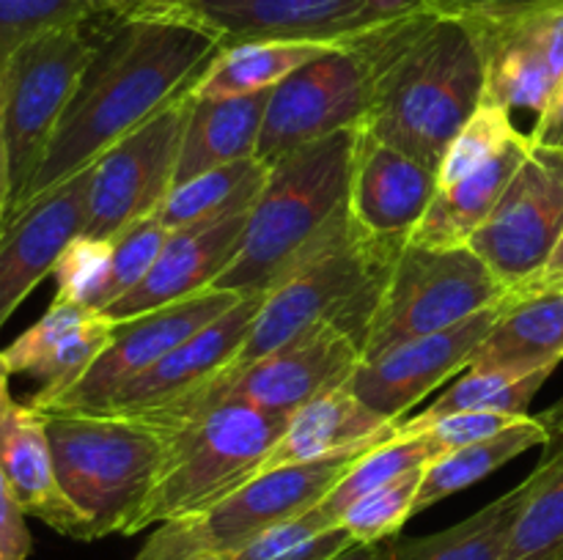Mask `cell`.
<instances>
[{
	"label": "cell",
	"instance_id": "obj_11",
	"mask_svg": "<svg viewBox=\"0 0 563 560\" xmlns=\"http://www.w3.org/2000/svg\"><path fill=\"white\" fill-rule=\"evenodd\" d=\"M563 236V148L533 143L487 223L467 247L517 294L526 289Z\"/></svg>",
	"mask_w": 563,
	"mask_h": 560
},
{
	"label": "cell",
	"instance_id": "obj_38",
	"mask_svg": "<svg viewBox=\"0 0 563 560\" xmlns=\"http://www.w3.org/2000/svg\"><path fill=\"white\" fill-rule=\"evenodd\" d=\"M165 239H168V231L159 225V220L154 217V214L146 220H137L130 228L115 234L113 239H110V264L108 272H104L102 285H99L97 300H93V311L102 313L104 307L113 305L119 296H124L126 291L135 289V285L146 278L152 264L157 261Z\"/></svg>",
	"mask_w": 563,
	"mask_h": 560
},
{
	"label": "cell",
	"instance_id": "obj_10",
	"mask_svg": "<svg viewBox=\"0 0 563 560\" xmlns=\"http://www.w3.org/2000/svg\"><path fill=\"white\" fill-rule=\"evenodd\" d=\"M361 362L363 349L350 333L339 327H322L251 366L223 368L185 399L135 421L168 428L223 401H242L273 415L291 417L317 395L344 388Z\"/></svg>",
	"mask_w": 563,
	"mask_h": 560
},
{
	"label": "cell",
	"instance_id": "obj_30",
	"mask_svg": "<svg viewBox=\"0 0 563 560\" xmlns=\"http://www.w3.org/2000/svg\"><path fill=\"white\" fill-rule=\"evenodd\" d=\"M537 445H550V434L539 417L528 415L517 421L515 426L506 428V432L465 445V448L454 450L443 459L429 461L423 467V481L416 497V514L432 508L434 503L462 492V489L473 486L482 478H487L489 472L509 464L511 459L537 448Z\"/></svg>",
	"mask_w": 563,
	"mask_h": 560
},
{
	"label": "cell",
	"instance_id": "obj_35",
	"mask_svg": "<svg viewBox=\"0 0 563 560\" xmlns=\"http://www.w3.org/2000/svg\"><path fill=\"white\" fill-rule=\"evenodd\" d=\"M352 544L355 538L344 527L330 525L317 508H311L253 538L229 560H330Z\"/></svg>",
	"mask_w": 563,
	"mask_h": 560
},
{
	"label": "cell",
	"instance_id": "obj_16",
	"mask_svg": "<svg viewBox=\"0 0 563 560\" xmlns=\"http://www.w3.org/2000/svg\"><path fill=\"white\" fill-rule=\"evenodd\" d=\"M506 300L484 307L476 316L454 327L405 340L374 360H363L346 388L383 417L401 421V415L416 406L423 395L467 368L471 355L500 316Z\"/></svg>",
	"mask_w": 563,
	"mask_h": 560
},
{
	"label": "cell",
	"instance_id": "obj_3",
	"mask_svg": "<svg viewBox=\"0 0 563 560\" xmlns=\"http://www.w3.org/2000/svg\"><path fill=\"white\" fill-rule=\"evenodd\" d=\"M357 130H341L269 165L247 214L240 253L212 283L218 291L269 294L352 234L350 184Z\"/></svg>",
	"mask_w": 563,
	"mask_h": 560
},
{
	"label": "cell",
	"instance_id": "obj_34",
	"mask_svg": "<svg viewBox=\"0 0 563 560\" xmlns=\"http://www.w3.org/2000/svg\"><path fill=\"white\" fill-rule=\"evenodd\" d=\"M429 461H432V453H429V445L423 434H396L394 439L363 453L352 464V470L335 483L333 492L317 505V511L330 525H339L346 505L355 503L357 497H363L372 489L405 475V472L427 467Z\"/></svg>",
	"mask_w": 563,
	"mask_h": 560
},
{
	"label": "cell",
	"instance_id": "obj_28",
	"mask_svg": "<svg viewBox=\"0 0 563 560\" xmlns=\"http://www.w3.org/2000/svg\"><path fill=\"white\" fill-rule=\"evenodd\" d=\"M269 179V165L258 157L236 159L207 170L168 192L154 217L165 231H179L187 225L223 220L231 214L251 212Z\"/></svg>",
	"mask_w": 563,
	"mask_h": 560
},
{
	"label": "cell",
	"instance_id": "obj_6",
	"mask_svg": "<svg viewBox=\"0 0 563 560\" xmlns=\"http://www.w3.org/2000/svg\"><path fill=\"white\" fill-rule=\"evenodd\" d=\"M405 245L374 242L352 231L341 245L264 296L245 344L225 368L251 366L322 327L344 329L363 349L385 280Z\"/></svg>",
	"mask_w": 563,
	"mask_h": 560
},
{
	"label": "cell",
	"instance_id": "obj_41",
	"mask_svg": "<svg viewBox=\"0 0 563 560\" xmlns=\"http://www.w3.org/2000/svg\"><path fill=\"white\" fill-rule=\"evenodd\" d=\"M528 415H504V412H456V415L440 417L438 423H432L429 428H423V437H427L429 453L434 459H443V456L454 453V450L465 448V445L478 443V439H487L493 434L506 432L509 426H515L517 421H522Z\"/></svg>",
	"mask_w": 563,
	"mask_h": 560
},
{
	"label": "cell",
	"instance_id": "obj_8",
	"mask_svg": "<svg viewBox=\"0 0 563 560\" xmlns=\"http://www.w3.org/2000/svg\"><path fill=\"white\" fill-rule=\"evenodd\" d=\"M363 453L368 450L262 472L212 508L163 522L135 560H196L201 555L231 558L275 525L317 508Z\"/></svg>",
	"mask_w": 563,
	"mask_h": 560
},
{
	"label": "cell",
	"instance_id": "obj_36",
	"mask_svg": "<svg viewBox=\"0 0 563 560\" xmlns=\"http://www.w3.org/2000/svg\"><path fill=\"white\" fill-rule=\"evenodd\" d=\"M423 481V467L405 472L383 486L372 489L346 505L339 525L361 544L390 541L399 536L405 522L416 516V497Z\"/></svg>",
	"mask_w": 563,
	"mask_h": 560
},
{
	"label": "cell",
	"instance_id": "obj_51",
	"mask_svg": "<svg viewBox=\"0 0 563 560\" xmlns=\"http://www.w3.org/2000/svg\"><path fill=\"white\" fill-rule=\"evenodd\" d=\"M196 560H229V558H223V555H201V558Z\"/></svg>",
	"mask_w": 563,
	"mask_h": 560
},
{
	"label": "cell",
	"instance_id": "obj_15",
	"mask_svg": "<svg viewBox=\"0 0 563 560\" xmlns=\"http://www.w3.org/2000/svg\"><path fill=\"white\" fill-rule=\"evenodd\" d=\"M245 294L236 291L209 289L190 300L170 302L154 311L130 316L124 322H113L110 340L102 355L91 362L86 373L69 390L42 406V412H82L93 415L110 395L124 388L130 379L163 360L181 340L196 335L218 316H223L231 305Z\"/></svg>",
	"mask_w": 563,
	"mask_h": 560
},
{
	"label": "cell",
	"instance_id": "obj_24",
	"mask_svg": "<svg viewBox=\"0 0 563 560\" xmlns=\"http://www.w3.org/2000/svg\"><path fill=\"white\" fill-rule=\"evenodd\" d=\"M399 423L363 404L346 384L328 390L289 417V426L269 453L264 472L275 467L372 450L394 439L399 434Z\"/></svg>",
	"mask_w": 563,
	"mask_h": 560
},
{
	"label": "cell",
	"instance_id": "obj_47",
	"mask_svg": "<svg viewBox=\"0 0 563 560\" xmlns=\"http://www.w3.org/2000/svg\"><path fill=\"white\" fill-rule=\"evenodd\" d=\"M390 541H394V538H390ZM390 541H377V544L355 541L352 547H346L344 552H339L330 560H394V555H390Z\"/></svg>",
	"mask_w": 563,
	"mask_h": 560
},
{
	"label": "cell",
	"instance_id": "obj_20",
	"mask_svg": "<svg viewBox=\"0 0 563 560\" xmlns=\"http://www.w3.org/2000/svg\"><path fill=\"white\" fill-rule=\"evenodd\" d=\"M247 214L251 212L170 231L146 278L124 296H119L113 305L104 307L102 316L110 322H124L130 316H141L154 307L190 300L212 289L214 280L229 269V264L240 253Z\"/></svg>",
	"mask_w": 563,
	"mask_h": 560
},
{
	"label": "cell",
	"instance_id": "obj_27",
	"mask_svg": "<svg viewBox=\"0 0 563 560\" xmlns=\"http://www.w3.org/2000/svg\"><path fill=\"white\" fill-rule=\"evenodd\" d=\"M267 102L269 91L229 99L190 97V119L181 137L174 187L220 165L256 157Z\"/></svg>",
	"mask_w": 563,
	"mask_h": 560
},
{
	"label": "cell",
	"instance_id": "obj_18",
	"mask_svg": "<svg viewBox=\"0 0 563 560\" xmlns=\"http://www.w3.org/2000/svg\"><path fill=\"white\" fill-rule=\"evenodd\" d=\"M267 294H245L236 305H231L223 316L209 322L187 340H181L174 351L137 373L135 379L115 390L93 415H115V417H143L148 412H157L174 401L185 399L196 388H201L207 379L223 371L240 346L245 344L253 322L264 305Z\"/></svg>",
	"mask_w": 563,
	"mask_h": 560
},
{
	"label": "cell",
	"instance_id": "obj_4",
	"mask_svg": "<svg viewBox=\"0 0 563 560\" xmlns=\"http://www.w3.org/2000/svg\"><path fill=\"white\" fill-rule=\"evenodd\" d=\"M55 472L93 538L130 536L163 470V428L135 417L44 412Z\"/></svg>",
	"mask_w": 563,
	"mask_h": 560
},
{
	"label": "cell",
	"instance_id": "obj_9",
	"mask_svg": "<svg viewBox=\"0 0 563 560\" xmlns=\"http://www.w3.org/2000/svg\"><path fill=\"white\" fill-rule=\"evenodd\" d=\"M509 294L467 245L427 247L407 242L379 294L363 360H374L405 340L454 327Z\"/></svg>",
	"mask_w": 563,
	"mask_h": 560
},
{
	"label": "cell",
	"instance_id": "obj_32",
	"mask_svg": "<svg viewBox=\"0 0 563 560\" xmlns=\"http://www.w3.org/2000/svg\"><path fill=\"white\" fill-rule=\"evenodd\" d=\"M526 481V503L500 560H563V439Z\"/></svg>",
	"mask_w": 563,
	"mask_h": 560
},
{
	"label": "cell",
	"instance_id": "obj_42",
	"mask_svg": "<svg viewBox=\"0 0 563 560\" xmlns=\"http://www.w3.org/2000/svg\"><path fill=\"white\" fill-rule=\"evenodd\" d=\"M25 516L0 472V560H27L31 555L33 538Z\"/></svg>",
	"mask_w": 563,
	"mask_h": 560
},
{
	"label": "cell",
	"instance_id": "obj_13",
	"mask_svg": "<svg viewBox=\"0 0 563 560\" xmlns=\"http://www.w3.org/2000/svg\"><path fill=\"white\" fill-rule=\"evenodd\" d=\"M372 86L352 44L328 49L269 88L256 157L273 165L306 143L366 124Z\"/></svg>",
	"mask_w": 563,
	"mask_h": 560
},
{
	"label": "cell",
	"instance_id": "obj_25",
	"mask_svg": "<svg viewBox=\"0 0 563 560\" xmlns=\"http://www.w3.org/2000/svg\"><path fill=\"white\" fill-rule=\"evenodd\" d=\"M563 360V294H509L504 311L471 355L467 371L531 377Z\"/></svg>",
	"mask_w": 563,
	"mask_h": 560
},
{
	"label": "cell",
	"instance_id": "obj_2",
	"mask_svg": "<svg viewBox=\"0 0 563 560\" xmlns=\"http://www.w3.org/2000/svg\"><path fill=\"white\" fill-rule=\"evenodd\" d=\"M372 86L363 130L438 170L484 102L487 60L478 22L416 5L352 38Z\"/></svg>",
	"mask_w": 563,
	"mask_h": 560
},
{
	"label": "cell",
	"instance_id": "obj_50",
	"mask_svg": "<svg viewBox=\"0 0 563 560\" xmlns=\"http://www.w3.org/2000/svg\"><path fill=\"white\" fill-rule=\"evenodd\" d=\"M9 377H11V371L5 368L3 357H0V421L9 415L11 404H14V401H11V395H9Z\"/></svg>",
	"mask_w": 563,
	"mask_h": 560
},
{
	"label": "cell",
	"instance_id": "obj_40",
	"mask_svg": "<svg viewBox=\"0 0 563 560\" xmlns=\"http://www.w3.org/2000/svg\"><path fill=\"white\" fill-rule=\"evenodd\" d=\"M110 264V239L77 236L55 264V302H71L93 311L104 272Z\"/></svg>",
	"mask_w": 563,
	"mask_h": 560
},
{
	"label": "cell",
	"instance_id": "obj_31",
	"mask_svg": "<svg viewBox=\"0 0 563 560\" xmlns=\"http://www.w3.org/2000/svg\"><path fill=\"white\" fill-rule=\"evenodd\" d=\"M526 494L528 481H522L449 530L390 541V555L394 560H500Z\"/></svg>",
	"mask_w": 563,
	"mask_h": 560
},
{
	"label": "cell",
	"instance_id": "obj_45",
	"mask_svg": "<svg viewBox=\"0 0 563 560\" xmlns=\"http://www.w3.org/2000/svg\"><path fill=\"white\" fill-rule=\"evenodd\" d=\"M198 0H110L113 16H146V14H165V11H179Z\"/></svg>",
	"mask_w": 563,
	"mask_h": 560
},
{
	"label": "cell",
	"instance_id": "obj_26",
	"mask_svg": "<svg viewBox=\"0 0 563 560\" xmlns=\"http://www.w3.org/2000/svg\"><path fill=\"white\" fill-rule=\"evenodd\" d=\"M531 146V135L517 132L489 163L473 170L471 176L449 187H438L410 242L427 247H465L471 236L487 223Z\"/></svg>",
	"mask_w": 563,
	"mask_h": 560
},
{
	"label": "cell",
	"instance_id": "obj_48",
	"mask_svg": "<svg viewBox=\"0 0 563 560\" xmlns=\"http://www.w3.org/2000/svg\"><path fill=\"white\" fill-rule=\"evenodd\" d=\"M539 421H542L544 428H548L550 445L561 443L563 439V395L555 401L553 406H550V410H544L542 415H539Z\"/></svg>",
	"mask_w": 563,
	"mask_h": 560
},
{
	"label": "cell",
	"instance_id": "obj_33",
	"mask_svg": "<svg viewBox=\"0 0 563 560\" xmlns=\"http://www.w3.org/2000/svg\"><path fill=\"white\" fill-rule=\"evenodd\" d=\"M550 371L531 373V377H506V373H482L467 371L460 382L451 384L427 412L412 421L399 423V434H421L440 417L456 415V412H504V415H528V406L537 399L542 384L548 382Z\"/></svg>",
	"mask_w": 563,
	"mask_h": 560
},
{
	"label": "cell",
	"instance_id": "obj_43",
	"mask_svg": "<svg viewBox=\"0 0 563 560\" xmlns=\"http://www.w3.org/2000/svg\"><path fill=\"white\" fill-rule=\"evenodd\" d=\"M421 3L440 11H451V14L500 16L511 14V11H522L533 3H542V0H421Z\"/></svg>",
	"mask_w": 563,
	"mask_h": 560
},
{
	"label": "cell",
	"instance_id": "obj_12",
	"mask_svg": "<svg viewBox=\"0 0 563 560\" xmlns=\"http://www.w3.org/2000/svg\"><path fill=\"white\" fill-rule=\"evenodd\" d=\"M187 119L190 97L121 137L91 165V190L80 236L113 239L132 223L157 212L174 190Z\"/></svg>",
	"mask_w": 563,
	"mask_h": 560
},
{
	"label": "cell",
	"instance_id": "obj_23",
	"mask_svg": "<svg viewBox=\"0 0 563 560\" xmlns=\"http://www.w3.org/2000/svg\"><path fill=\"white\" fill-rule=\"evenodd\" d=\"M539 3L500 16H473L478 22L487 60L484 102L506 113L531 110L539 115L555 102L561 86L548 64L537 31Z\"/></svg>",
	"mask_w": 563,
	"mask_h": 560
},
{
	"label": "cell",
	"instance_id": "obj_22",
	"mask_svg": "<svg viewBox=\"0 0 563 560\" xmlns=\"http://www.w3.org/2000/svg\"><path fill=\"white\" fill-rule=\"evenodd\" d=\"M0 472L27 516H36L60 536L91 541L88 522L58 483L47 417L31 404H11L0 421Z\"/></svg>",
	"mask_w": 563,
	"mask_h": 560
},
{
	"label": "cell",
	"instance_id": "obj_39",
	"mask_svg": "<svg viewBox=\"0 0 563 560\" xmlns=\"http://www.w3.org/2000/svg\"><path fill=\"white\" fill-rule=\"evenodd\" d=\"M517 132L520 130L511 124V113H506L498 104L482 102V108L471 115L460 135L451 141L449 152L438 168V187H449L471 176L473 170L489 163Z\"/></svg>",
	"mask_w": 563,
	"mask_h": 560
},
{
	"label": "cell",
	"instance_id": "obj_21",
	"mask_svg": "<svg viewBox=\"0 0 563 560\" xmlns=\"http://www.w3.org/2000/svg\"><path fill=\"white\" fill-rule=\"evenodd\" d=\"M110 327L113 322L102 313L71 302H53L31 329L0 351V357L11 373H27L42 382L31 399V406L42 410L69 390L102 355Z\"/></svg>",
	"mask_w": 563,
	"mask_h": 560
},
{
	"label": "cell",
	"instance_id": "obj_49",
	"mask_svg": "<svg viewBox=\"0 0 563 560\" xmlns=\"http://www.w3.org/2000/svg\"><path fill=\"white\" fill-rule=\"evenodd\" d=\"M9 198H11V184H9V159H5L3 135H0V228H3L5 212H9Z\"/></svg>",
	"mask_w": 563,
	"mask_h": 560
},
{
	"label": "cell",
	"instance_id": "obj_37",
	"mask_svg": "<svg viewBox=\"0 0 563 560\" xmlns=\"http://www.w3.org/2000/svg\"><path fill=\"white\" fill-rule=\"evenodd\" d=\"M113 16L110 0H0V64L42 33Z\"/></svg>",
	"mask_w": 563,
	"mask_h": 560
},
{
	"label": "cell",
	"instance_id": "obj_1",
	"mask_svg": "<svg viewBox=\"0 0 563 560\" xmlns=\"http://www.w3.org/2000/svg\"><path fill=\"white\" fill-rule=\"evenodd\" d=\"M223 49L209 27L185 11L113 16L88 64L42 165L5 220L80 170L179 99Z\"/></svg>",
	"mask_w": 563,
	"mask_h": 560
},
{
	"label": "cell",
	"instance_id": "obj_17",
	"mask_svg": "<svg viewBox=\"0 0 563 560\" xmlns=\"http://www.w3.org/2000/svg\"><path fill=\"white\" fill-rule=\"evenodd\" d=\"M91 168L38 195L0 228V327L82 234Z\"/></svg>",
	"mask_w": 563,
	"mask_h": 560
},
{
	"label": "cell",
	"instance_id": "obj_52",
	"mask_svg": "<svg viewBox=\"0 0 563 560\" xmlns=\"http://www.w3.org/2000/svg\"><path fill=\"white\" fill-rule=\"evenodd\" d=\"M0 69H3V64H0Z\"/></svg>",
	"mask_w": 563,
	"mask_h": 560
},
{
	"label": "cell",
	"instance_id": "obj_29",
	"mask_svg": "<svg viewBox=\"0 0 563 560\" xmlns=\"http://www.w3.org/2000/svg\"><path fill=\"white\" fill-rule=\"evenodd\" d=\"M341 44L317 42H245L220 49L209 69L198 77L190 97L229 99L269 91L284 77Z\"/></svg>",
	"mask_w": 563,
	"mask_h": 560
},
{
	"label": "cell",
	"instance_id": "obj_44",
	"mask_svg": "<svg viewBox=\"0 0 563 560\" xmlns=\"http://www.w3.org/2000/svg\"><path fill=\"white\" fill-rule=\"evenodd\" d=\"M531 141L542 143V146L563 148V88L559 97H555V102L537 119Z\"/></svg>",
	"mask_w": 563,
	"mask_h": 560
},
{
	"label": "cell",
	"instance_id": "obj_46",
	"mask_svg": "<svg viewBox=\"0 0 563 560\" xmlns=\"http://www.w3.org/2000/svg\"><path fill=\"white\" fill-rule=\"evenodd\" d=\"M539 291H561L563 294V236L559 239V245H555L553 256L542 267V272L526 289L517 291V294H539Z\"/></svg>",
	"mask_w": 563,
	"mask_h": 560
},
{
	"label": "cell",
	"instance_id": "obj_14",
	"mask_svg": "<svg viewBox=\"0 0 563 560\" xmlns=\"http://www.w3.org/2000/svg\"><path fill=\"white\" fill-rule=\"evenodd\" d=\"M421 0H198L185 14L201 22L223 47L245 42L350 44L352 38Z\"/></svg>",
	"mask_w": 563,
	"mask_h": 560
},
{
	"label": "cell",
	"instance_id": "obj_5",
	"mask_svg": "<svg viewBox=\"0 0 563 560\" xmlns=\"http://www.w3.org/2000/svg\"><path fill=\"white\" fill-rule=\"evenodd\" d=\"M289 417L242 401H223L185 423L163 428L168 439L163 470L132 533L201 514L262 475Z\"/></svg>",
	"mask_w": 563,
	"mask_h": 560
},
{
	"label": "cell",
	"instance_id": "obj_19",
	"mask_svg": "<svg viewBox=\"0 0 563 560\" xmlns=\"http://www.w3.org/2000/svg\"><path fill=\"white\" fill-rule=\"evenodd\" d=\"M438 192V170L361 126L350 184V220L361 236L405 245Z\"/></svg>",
	"mask_w": 563,
	"mask_h": 560
},
{
	"label": "cell",
	"instance_id": "obj_7",
	"mask_svg": "<svg viewBox=\"0 0 563 560\" xmlns=\"http://www.w3.org/2000/svg\"><path fill=\"white\" fill-rule=\"evenodd\" d=\"M110 22L113 16H99L42 33L5 58L0 69V135L9 159V212L42 165Z\"/></svg>",
	"mask_w": 563,
	"mask_h": 560
}]
</instances>
